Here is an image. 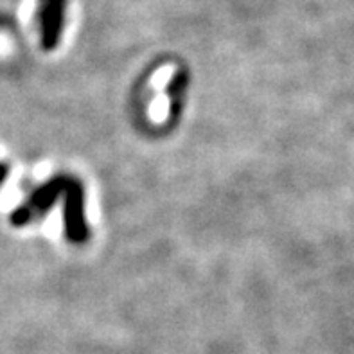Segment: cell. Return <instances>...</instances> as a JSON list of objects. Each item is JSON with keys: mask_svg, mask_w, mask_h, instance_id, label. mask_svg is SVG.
<instances>
[{"mask_svg": "<svg viewBox=\"0 0 354 354\" xmlns=\"http://www.w3.org/2000/svg\"><path fill=\"white\" fill-rule=\"evenodd\" d=\"M6 176H8V167H6L4 164H0V184L4 182Z\"/></svg>", "mask_w": 354, "mask_h": 354, "instance_id": "7a4b0ae2", "label": "cell"}, {"mask_svg": "<svg viewBox=\"0 0 354 354\" xmlns=\"http://www.w3.org/2000/svg\"><path fill=\"white\" fill-rule=\"evenodd\" d=\"M63 0H40V24L41 44L45 49L56 45L59 31H62Z\"/></svg>", "mask_w": 354, "mask_h": 354, "instance_id": "6da1fadb", "label": "cell"}]
</instances>
